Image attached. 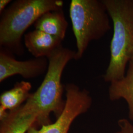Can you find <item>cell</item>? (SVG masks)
<instances>
[{
  "instance_id": "cell-1",
  "label": "cell",
  "mask_w": 133,
  "mask_h": 133,
  "mask_svg": "<svg viewBox=\"0 0 133 133\" xmlns=\"http://www.w3.org/2000/svg\"><path fill=\"white\" fill-rule=\"evenodd\" d=\"M76 51L63 46L48 58V68L41 85L21 106L24 111L38 116L36 123L43 126L50 123V115L59 117L64 109L66 101L63 99V72L67 64L75 59Z\"/></svg>"
},
{
  "instance_id": "cell-2",
  "label": "cell",
  "mask_w": 133,
  "mask_h": 133,
  "mask_svg": "<svg viewBox=\"0 0 133 133\" xmlns=\"http://www.w3.org/2000/svg\"><path fill=\"white\" fill-rule=\"evenodd\" d=\"M62 0H17L1 14L0 46L11 53L22 55L25 32L43 14L63 9Z\"/></svg>"
},
{
  "instance_id": "cell-3",
  "label": "cell",
  "mask_w": 133,
  "mask_h": 133,
  "mask_svg": "<svg viewBox=\"0 0 133 133\" xmlns=\"http://www.w3.org/2000/svg\"><path fill=\"white\" fill-rule=\"evenodd\" d=\"M102 1L114 24L110 59L104 76L110 83L125 76L127 65L133 59V1Z\"/></svg>"
},
{
  "instance_id": "cell-4",
  "label": "cell",
  "mask_w": 133,
  "mask_h": 133,
  "mask_svg": "<svg viewBox=\"0 0 133 133\" xmlns=\"http://www.w3.org/2000/svg\"><path fill=\"white\" fill-rule=\"evenodd\" d=\"M69 12L76 39L75 60H77L91 42L100 39L111 29L110 17L102 0H71Z\"/></svg>"
},
{
  "instance_id": "cell-5",
  "label": "cell",
  "mask_w": 133,
  "mask_h": 133,
  "mask_svg": "<svg viewBox=\"0 0 133 133\" xmlns=\"http://www.w3.org/2000/svg\"><path fill=\"white\" fill-rule=\"evenodd\" d=\"M65 89V105L55 122L43 125L40 129L33 126L27 133H68L74 120L90 109L92 99L88 91L81 89L77 85L71 83L66 84Z\"/></svg>"
},
{
  "instance_id": "cell-6",
  "label": "cell",
  "mask_w": 133,
  "mask_h": 133,
  "mask_svg": "<svg viewBox=\"0 0 133 133\" xmlns=\"http://www.w3.org/2000/svg\"><path fill=\"white\" fill-rule=\"evenodd\" d=\"M47 58H34L18 61L11 53L3 48L0 50V82L14 75H18L26 79H32L46 74L48 68Z\"/></svg>"
},
{
  "instance_id": "cell-7",
  "label": "cell",
  "mask_w": 133,
  "mask_h": 133,
  "mask_svg": "<svg viewBox=\"0 0 133 133\" xmlns=\"http://www.w3.org/2000/svg\"><path fill=\"white\" fill-rule=\"evenodd\" d=\"M62 41L60 38L36 29L24 35L25 45L35 58H48L62 46Z\"/></svg>"
},
{
  "instance_id": "cell-8",
  "label": "cell",
  "mask_w": 133,
  "mask_h": 133,
  "mask_svg": "<svg viewBox=\"0 0 133 133\" xmlns=\"http://www.w3.org/2000/svg\"><path fill=\"white\" fill-rule=\"evenodd\" d=\"M37 115L25 111L21 107L9 111L1 120L0 133H26L37 123Z\"/></svg>"
},
{
  "instance_id": "cell-9",
  "label": "cell",
  "mask_w": 133,
  "mask_h": 133,
  "mask_svg": "<svg viewBox=\"0 0 133 133\" xmlns=\"http://www.w3.org/2000/svg\"><path fill=\"white\" fill-rule=\"evenodd\" d=\"M109 99L115 101L124 99L128 105L129 118L133 122V59L129 63V68L123 78L110 82Z\"/></svg>"
},
{
  "instance_id": "cell-10",
  "label": "cell",
  "mask_w": 133,
  "mask_h": 133,
  "mask_svg": "<svg viewBox=\"0 0 133 133\" xmlns=\"http://www.w3.org/2000/svg\"><path fill=\"white\" fill-rule=\"evenodd\" d=\"M35 29L64 40L68 22L63 9L48 11L43 14L34 24Z\"/></svg>"
},
{
  "instance_id": "cell-11",
  "label": "cell",
  "mask_w": 133,
  "mask_h": 133,
  "mask_svg": "<svg viewBox=\"0 0 133 133\" xmlns=\"http://www.w3.org/2000/svg\"><path fill=\"white\" fill-rule=\"evenodd\" d=\"M32 84L28 81L17 82L13 88L6 91L0 96V114L14 111L21 107L28 99Z\"/></svg>"
},
{
  "instance_id": "cell-12",
  "label": "cell",
  "mask_w": 133,
  "mask_h": 133,
  "mask_svg": "<svg viewBox=\"0 0 133 133\" xmlns=\"http://www.w3.org/2000/svg\"><path fill=\"white\" fill-rule=\"evenodd\" d=\"M120 133H133V125L130 121L125 118L120 119L118 121Z\"/></svg>"
},
{
  "instance_id": "cell-13",
  "label": "cell",
  "mask_w": 133,
  "mask_h": 133,
  "mask_svg": "<svg viewBox=\"0 0 133 133\" xmlns=\"http://www.w3.org/2000/svg\"><path fill=\"white\" fill-rule=\"evenodd\" d=\"M11 0H1L0 1V14H2L7 8L6 6L11 3Z\"/></svg>"
},
{
  "instance_id": "cell-14",
  "label": "cell",
  "mask_w": 133,
  "mask_h": 133,
  "mask_svg": "<svg viewBox=\"0 0 133 133\" xmlns=\"http://www.w3.org/2000/svg\"><path fill=\"white\" fill-rule=\"evenodd\" d=\"M120 133V132L119 131H118V132H115V133Z\"/></svg>"
}]
</instances>
